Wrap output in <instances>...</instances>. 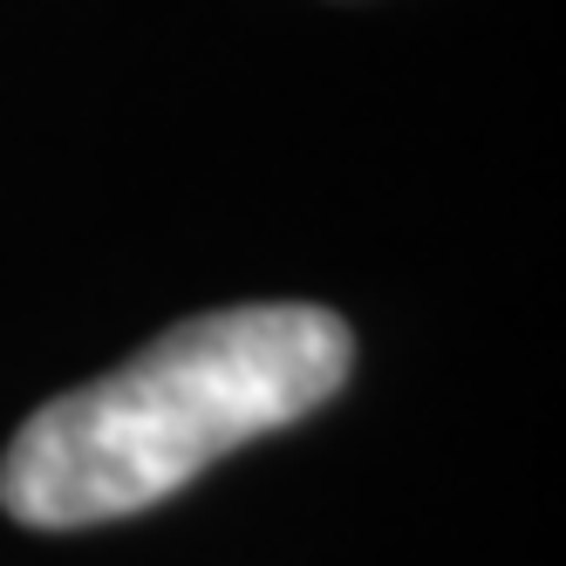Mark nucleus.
I'll return each instance as SVG.
<instances>
[{
	"mask_svg": "<svg viewBox=\"0 0 566 566\" xmlns=\"http://www.w3.org/2000/svg\"><path fill=\"white\" fill-rule=\"evenodd\" d=\"M348 369V321L307 301L178 321L124 369L42 402L14 430L0 458V505L34 533L150 512L226 451L321 410Z\"/></svg>",
	"mask_w": 566,
	"mask_h": 566,
	"instance_id": "1",
	"label": "nucleus"
}]
</instances>
